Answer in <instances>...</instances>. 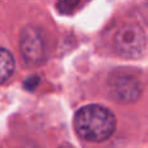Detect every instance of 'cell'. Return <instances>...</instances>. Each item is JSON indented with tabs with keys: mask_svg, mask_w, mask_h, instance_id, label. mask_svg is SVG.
Here are the masks:
<instances>
[{
	"mask_svg": "<svg viewBox=\"0 0 148 148\" xmlns=\"http://www.w3.org/2000/svg\"><path fill=\"white\" fill-rule=\"evenodd\" d=\"M113 44L118 55L135 59L142 56L146 49V34L139 26L127 23L117 30Z\"/></svg>",
	"mask_w": 148,
	"mask_h": 148,
	"instance_id": "cell-2",
	"label": "cell"
},
{
	"mask_svg": "<svg viewBox=\"0 0 148 148\" xmlns=\"http://www.w3.org/2000/svg\"><path fill=\"white\" fill-rule=\"evenodd\" d=\"M59 148H74V147H72V146H69V144H61Z\"/></svg>",
	"mask_w": 148,
	"mask_h": 148,
	"instance_id": "cell-7",
	"label": "cell"
},
{
	"mask_svg": "<svg viewBox=\"0 0 148 148\" xmlns=\"http://www.w3.org/2000/svg\"><path fill=\"white\" fill-rule=\"evenodd\" d=\"M73 126L77 135L90 143H101L116 130V117L108 108L97 104L82 107L75 113Z\"/></svg>",
	"mask_w": 148,
	"mask_h": 148,
	"instance_id": "cell-1",
	"label": "cell"
},
{
	"mask_svg": "<svg viewBox=\"0 0 148 148\" xmlns=\"http://www.w3.org/2000/svg\"><path fill=\"white\" fill-rule=\"evenodd\" d=\"M16 69V60L12 52L0 48V84L5 83L12 77Z\"/></svg>",
	"mask_w": 148,
	"mask_h": 148,
	"instance_id": "cell-5",
	"label": "cell"
},
{
	"mask_svg": "<svg viewBox=\"0 0 148 148\" xmlns=\"http://www.w3.org/2000/svg\"><path fill=\"white\" fill-rule=\"evenodd\" d=\"M20 52L22 60L27 66L40 64L46 56V46L43 38L36 29L27 26L21 31Z\"/></svg>",
	"mask_w": 148,
	"mask_h": 148,
	"instance_id": "cell-4",
	"label": "cell"
},
{
	"mask_svg": "<svg viewBox=\"0 0 148 148\" xmlns=\"http://www.w3.org/2000/svg\"><path fill=\"white\" fill-rule=\"evenodd\" d=\"M79 1L81 0H56V8L62 14H69L75 9Z\"/></svg>",
	"mask_w": 148,
	"mask_h": 148,
	"instance_id": "cell-6",
	"label": "cell"
},
{
	"mask_svg": "<svg viewBox=\"0 0 148 148\" xmlns=\"http://www.w3.org/2000/svg\"><path fill=\"white\" fill-rule=\"evenodd\" d=\"M110 95L117 101L133 103L142 94V83L135 75L127 72H116L109 78Z\"/></svg>",
	"mask_w": 148,
	"mask_h": 148,
	"instance_id": "cell-3",
	"label": "cell"
}]
</instances>
